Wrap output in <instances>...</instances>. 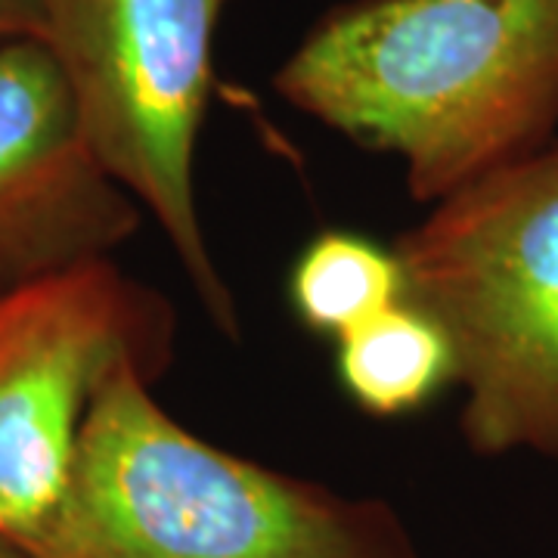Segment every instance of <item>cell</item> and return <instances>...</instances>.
<instances>
[{
	"label": "cell",
	"mask_w": 558,
	"mask_h": 558,
	"mask_svg": "<svg viewBox=\"0 0 558 558\" xmlns=\"http://www.w3.org/2000/svg\"><path fill=\"white\" fill-rule=\"evenodd\" d=\"M57 0H0V35H50Z\"/></svg>",
	"instance_id": "cell-9"
},
{
	"label": "cell",
	"mask_w": 558,
	"mask_h": 558,
	"mask_svg": "<svg viewBox=\"0 0 558 558\" xmlns=\"http://www.w3.org/2000/svg\"><path fill=\"white\" fill-rule=\"evenodd\" d=\"M0 558H22V553L20 549H13L10 543H3V546H0Z\"/></svg>",
	"instance_id": "cell-10"
},
{
	"label": "cell",
	"mask_w": 558,
	"mask_h": 558,
	"mask_svg": "<svg viewBox=\"0 0 558 558\" xmlns=\"http://www.w3.org/2000/svg\"><path fill=\"white\" fill-rule=\"evenodd\" d=\"M140 220L87 137L57 47L0 35V286L109 258Z\"/></svg>",
	"instance_id": "cell-6"
},
{
	"label": "cell",
	"mask_w": 558,
	"mask_h": 558,
	"mask_svg": "<svg viewBox=\"0 0 558 558\" xmlns=\"http://www.w3.org/2000/svg\"><path fill=\"white\" fill-rule=\"evenodd\" d=\"M336 369L344 395L376 418L407 416L453 381L450 344L407 301L344 332Z\"/></svg>",
	"instance_id": "cell-7"
},
{
	"label": "cell",
	"mask_w": 558,
	"mask_h": 558,
	"mask_svg": "<svg viewBox=\"0 0 558 558\" xmlns=\"http://www.w3.org/2000/svg\"><path fill=\"white\" fill-rule=\"evenodd\" d=\"M274 87L435 205L558 137V0H341Z\"/></svg>",
	"instance_id": "cell-1"
},
{
	"label": "cell",
	"mask_w": 558,
	"mask_h": 558,
	"mask_svg": "<svg viewBox=\"0 0 558 558\" xmlns=\"http://www.w3.org/2000/svg\"><path fill=\"white\" fill-rule=\"evenodd\" d=\"M289 299L311 332L339 341L403 301L398 255L348 230L319 233L292 267Z\"/></svg>",
	"instance_id": "cell-8"
},
{
	"label": "cell",
	"mask_w": 558,
	"mask_h": 558,
	"mask_svg": "<svg viewBox=\"0 0 558 558\" xmlns=\"http://www.w3.org/2000/svg\"><path fill=\"white\" fill-rule=\"evenodd\" d=\"M178 311L112 258L0 286V537L22 546L62 499L106 381L171 369Z\"/></svg>",
	"instance_id": "cell-5"
},
{
	"label": "cell",
	"mask_w": 558,
	"mask_h": 558,
	"mask_svg": "<svg viewBox=\"0 0 558 558\" xmlns=\"http://www.w3.org/2000/svg\"><path fill=\"white\" fill-rule=\"evenodd\" d=\"M230 3L57 0L47 40L69 72L106 171L159 223L211 323L236 336L233 292L208 252L196 205L211 53Z\"/></svg>",
	"instance_id": "cell-4"
},
{
	"label": "cell",
	"mask_w": 558,
	"mask_h": 558,
	"mask_svg": "<svg viewBox=\"0 0 558 558\" xmlns=\"http://www.w3.org/2000/svg\"><path fill=\"white\" fill-rule=\"evenodd\" d=\"M440 329L481 457H558V137L432 205L395 245Z\"/></svg>",
	"instance_id": "cell-3"
},
{
	"label": "cell",
	"mask_w": 558,
	"mask_h": 558,
	"mask_svg": "<svg viewBox=\"0 0 558 558\" xmlns=\"http://www.w3.org/2000/svg\"><path fill=\"white\" fill-rule=\"evenodd\" d=\"M22 558H422L398 509L344 497L193 435L124 369L78 435L53 515Z\"/></svg>",
	"instance_id": "cell-2"
},
{
	"label": "cell",
	"mask_w": 558,
	"mask_h": 558,
	"mask_svg": "<svg viewBox=\"0 0 558 558\" xmlns=\"http://www.w3.org/2000/svg\"><path fill=\"white\" fill-rule=\"evenodd\" d=\"M0 546H3V537H0Z\"/></svg>",
	"instance_id": "cell-11"
}]
</instances>
